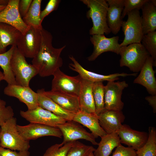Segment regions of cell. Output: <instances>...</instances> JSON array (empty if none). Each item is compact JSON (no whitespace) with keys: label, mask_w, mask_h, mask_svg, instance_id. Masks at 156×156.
Instances as JSON below:
<instances>
[{"label":"cell","mask_w":156,"mask_h":156,"mask_svg":"<svg viewBox=\"0 0 156 156\" xmlns=\"http://www.w3.org/2000/svg\"><path fill=\"white\" fill-rule=\"evenodd\" d=\"M79 123L73 120L66 121L58 125V127L61 131L63 137L62 143L84 139L91 142L94 145H98L95 138L91 133L88 132Z\"/></svg>","instance_id":"10"},{"label":"cell","mask_w":156,"mask_h":156,"mask_svg":"<svg viewBox=\"0 0 156 156\" xmlns=\"http://www.w3.org/2000/svg\"><path fill=\"white\" fill-rule=\"evenodd\" d=\"M153 66L154 61L150 56L146 59L133 83L142 85L150 94L155 95H156V80Z\"/></svg>","instance_id":"19"},{"label":"cell","mask_w":156,"mask_h":156,"mask_svg":"<svg viewBox=\"0 0 156 156\" xmlns=\"http://www.w3.org/2000/svg\"><path fill=\"white\" fill-rule=\"evenodd\" d=\"M69 58L72 62V63L69 64V68L78 73L82 79L93 82H103L105 81H115L119 79L120 77L135 76L138 74L135 73L128 74L122 73H115L108 75L100 74L88 71L84 68L73 55H70Z\"/></svg>","instance_id":"15"},{"label":"cell","mask_w":156,"mask_h":156,"mask_svg":"<svg viewBox=\"0 0 156 156\" xmlns=\"http://www.w3.org/2000/svg\"><path fill=\"white\" fill-rule=\"evenodd\" d=\"M38 101L39 106L48 110L67 121L72 120L75 113L67 111L60 106L50 98L44 95L41 89H38Z\"/></svg>","instance_id":"25"},{"label":"cell","mask_w":156,"mask_h":156,"mask_svg":"<svg viewBox=\"0 0 156 156\" xmlns=\"http://www.w3.org/2000/svg\"><path fill=\"white\" fill-rule=\"evenodd\" d=\"M21 116L30 123L42 124L57 127L67 121L52 112L38 106L36 109L26 111L21 110Z\"/></svg>","instance_id":"11"},{"label":"cell","mask_w":156,"mask_h":156,"mask_svg":"<svg viewBox=\"0 0 156 156\" xmlns=\"http://www.w3.org/2000/svg\"><path fill=\"white\" fill-rule=\"evenodd\" d=\"M98 116L99 124L107 134L116 132L125 119L122 110L105 109Z\"/></svg>","instance_id":"18"},{"label":"cell","mask_w":156,"mask_h":156,"mask_svg":"<svg viewBox=\"0 0 156 156\" xmlns=\"http://www.w3.org/2000/svg\"><path fill=\"white\" fill-rule=\"evenodd\" d=\"M73 120L88 128L95 138L101 137L107 134L101 126L98 116L96 113L80 110L75 114Z\"/></svg>","instance_id":"21"},{"label":"cell","mask_w":156,"mask_h":156,"mask_svg":"<svg viewBox=\"0 0 156 156\" xmlns=\"http://www.w3.org/2000/svg\"><path fill=\"white\" fill-rule=\"evenodd\" d=\"M101 138L98 148L93 152L95 156H109L113 149L120 143L116 132L107 134Z\"/></svg>","instance_id":"27"},{"label":"cell","mask_w":156,"mask_h":156,"mask_svg":"<svg viewBox=\"0 0 156 156\" xmlns=\"http://www.w3.org/2000/svg\"><path fill=\"white\" fill-rule=\"evenodd\" d=\"M74 142H68L64 144L62 143L54 144L47 149L42 156H66Z\"/></svg>","instance_id":"34"},{"label":"cell","mask_w":156,"mask_h":156,"mask_svg":"<svg viewBox=\"0 0 156 156\" xmlns=\"http://www.w3.org/2000/svg\"><path fill=\"white\" fill-rule=\"evenodd\" d=\"M5 5H0V12L3 10L6 7Z\"/></svg>","instance_id":"44"},{"label":"cell","mask_w":156,"mask_h":156,"mask_svg":"<svg viewBox=\"0 0 156 156\" xmlns=\"http://www.w3.org/2000/svg\"><path fill=\"white\" fill-rule=\"evenodd\" d=\"M3 92L5 94L16 98L25 103L28 110H33L39 106L38 94L33 91L29 86L8 84L4 89Z\"/></svg>","instance_id":"14"},{"label":"cell","mask_w":156,"mask_h":156,"mask_svg":"<svg viewBox=\"0 0 156 156\" xmlns=\"http://www.w3.org/2000/svg\"><path fill=\"white\" fill-rule=\"evenodd\" d=\"M119 55L120 67L126 66L131 71L140 72L147 58L150 56L141 43H134L122 47Z\"/></svg>","instance_id":"4"},{"label":"cell","mask_w":156,"mask_h":156,"mask_svg":"<svg viewBox=\"0 0 156 156\" xmlns=\"http://www.w3.org/2000/svg\"><path fill=\"white\" fill-rule=\"evenodd\" d=\"M89 8L86 14L88 18L91 19L93 26L89 34H109L111 31L107 25V19L108 4L105 0H81Z\"/></svg>","instance_id":"2"},{"label":"cell","mask_w":156,"mask_h":156,"mask_svg":"<svg viewBox=\"0 0 156 156\" xmlns=\"http://www.w3.org/2000/svg\"><path fill=\"white\" fill-rule=\"evenodd\" d=\"M116 133L119 137L120 143L132 147L135 151L145 144L148 137L147 132L133 129L126 124L122 125Z\"/></svg>","instance_id":"16"},{"label":"cell","mask_w":156,"mask_h":156,"mask_svg":"<svg viewBox=\"0 0 156 156\" xmlns=\"http://www.w3.org/2000/svg\"><path fill=\"white\" fill-rule=\"evenodd\" d=\"M40 32V46L37 53L32 58V64L36 69L39 75L44 77L53 75L57 70L62 66L63 60L61 54L66 46L54 48L52 44L51 34L43 28Z\"/></svg>","instance_id":"1"},{"label":"cell","mask_w":156,"mask_h":156,"mask_svg":"<svg viewBox=\"0 0 156 156\" xmlns=\"http://www.w3.org/2000/svg\"><path fill=\"white\" fill-rule=\"evenodd\" d=\"M95 149L92 146L86 145L76 141L69 149L66 156H88Z\"/></svg>","instance_id":"33"},{"label":"cell","mask_w":156,"mask_h":156,"mask_svg":"<svg viewBox=\"0 0 156 156\" xmlns=\"http://www.w3.org/2000/svg\"><path fill=\"white\" fill-rule=\"evenodd\" d=\"M32 1V0H19L18 4V10L22 18L27 13Z\"/></svg>","instance_id":"40"},{"label":"cell","mask_w":156,"mask_h":156,"mask_svg":"<svg viewBox=\"0 0 156 156\" xmlns=\"http://www.w3.org/2000/svg\"><path fill=\"white\" fill-rule=\"evenodd\" d=\"M118 36L108 38L104 34H96L90 36V40L94 46L91 55L88 57L90 61H93L102 53L108 51L119 54L122 47L118 42Z\"/></svg>","instance_id":"12"},{"label":"cell","mask_w":156,"mask_h":156,"mask_svg":"<svg viewBox=\"0 0 156 156\" xmlns=\"http://www.w3.org/2000/svg\"><path fill=\"white\" fill-rule=\"evenodd\" d=\"M1 130V126L0 125V134ZM0 143H0V147L1 146Z\"/></svg>","instance_id":"46"},{"label":"cell","mask_w":156,"mask_h":156,"mask_svg":"<svg viewBox=\"0 0 156 156\" xmlns=\"http://www.w3.org/2000/svg\"><path fill=\"white\" fill-rule=\"evenodd\" d=\"M112 156H137L136 151L130 147H125L120 143L113 152Z\"/></svg>","instance_id":"36"},{"label":"cell","mask_w":156,"mask_h":156,"mask_svg":"<svg viewBox=\"0 0 156 156\" xmlns=\"http://www.w3.org/2000/svg\"><path fill=\"white\" fill-rule=\"evenodd\" d=\"M108 7L107 19L111 32L116 35L121 27L123 20L122 13L124 0H106Z\"/></svg>","instance_id":"20"},{"label":"cell","mask_w":156,"mask_h":156,"mask_svg":"<svg viewBox=\"0 0 156 156\" xmlns=\"http://www.w3.org/2000/svg\"><path fill=\"white\" fill-rule=\"evenodd\" d=\"M148 0H124V7L122 13L123 18L130 12L135 10H140Z\"/></svg>","instance_id":"35"},{"label":"cell","mask_w":156,"mask_h":156,"mask_svg":"<svg viewBox=\"0 0 156 156\" xmlns=\"http://www.w3.org/2000/svg\"><path fill=\"white\" fill-rule=\"evenodd\" d=\"M51 91L78 97L81 85L82 78L76 76L68 75L60 68L53 75Z\"/></svg>","instance_id":"6"},{"label":"cell","mask_w":156,"mask_h":156,"mask_svg":"<svg viewBox=\"0 0 156 156\" xmlns=\"http://www.w3.org/2000/svg\"><path fill=\"white\" fill-rule=\"evenodd\" d=\"M60 2L59 0H49L45 8L41 11L40 18L42 22L46 16L57 9Z\"/></svg>","instance_id":"37"},{"label":"cell","mask_w":156,"mask_h":156,"mask_svg":"<svg viewBox=\"0 0 156 156\" xmlns=\"http://www.w3.org/2000/svg\"><path fill=\"white\" fill-rule=\"evenodd\" d=\"M21 34L14 27L0 22V54L6 52L7 47L9 45L16 46Z\"/></svg>","instance_id":"24"},{"label":"cell","mask_w":156,"mask_h":156,"mask_svg":"<svg viewBox=\"0 0 156 156\" xmlns=\"http://www.w3.org/2000/svg\"><path fill=\"white\" fill-rule=\"evenodd\" d=\"M40 30L29 27L20 36L16 47L25 57L33 58L38 52L41 42Z\"/></svg>","instance_id":"8"},{"label":"cell","mask_w":156,"mask_h":156,"mask_svg":"<svg viewBox=\"0 0 156 156\" xmlns=\"http://www.w3.org/2000/svg\"><path fill=\"white\" fill-rule=\"evenodd\" d=\"M126 21H123L121 27L124 35L120 47L134 43H141L144 34L141 17L139 10H134L129 12Z\"/></svg>","instance_id":"7"},{"label":"cell","mask_w":156,"mask_h":156,"mask_svg":"<svg viewBox=\"0 0 156 156\" xmlns=\"http://www.w3.org/2000/svg\"><path fill=\"white\" fill-rule=\"evenodd\" d=\"M41 0H33L29 9L22 18L24 23L29 27L38 29L43 27L40 18Z\"/></svg>","instance_id":"28"},{"label":"cell","mask_w":156,"mask_h":156,"mask_svg":"<svg viewBox=\"0 0 156 156\" xmlns=\"http://www.w3.org/2000/svg\"><path fill=\"white\" fill-rule=\"evenodd\" d=\"M17 126V119L14 116L7 120L1 126V146L13 151H28L30 147L29 141L23 138Z\"/></svg>","instance_id":"3"},{"label":"cell","mask_w":156,"mask_h":156,"mask_svg":"<svg viewBox=\"0 0 156 156\" xmlns=\"http://www.w3.org/2000/svg\"><path fill=\"white\" fill-rule=\"evenodd\" d=\"M141 16L144 35L156 29V6L151 0H148L141 8Z\"/></svg>","instance_id":"26"},{"label":"cell","mask_w":156,"mask_h":156,"mask_svg":"<svg viewBox=\"0 0 156 156\" xmlns=\"http://www.w3.org/2000/svg\"><path fill=\"white\" fill-rule=\"evenodd\" d=\"M92 93L96 113L98 115L105 110L104 102V86L103 82L94 83Z\"/></svg>","instance_id":"31"},{"label":"cell","mask_w":156,"mask_h":156,"mask_svg":"<svg viewBox=\"0 0 156 156\" xmlns=\"http://www.w3.org/2000/svg\"><path fill=\"white\" fill-rule=\"evenodd\" d=\"M94 83L82 79L78 98L81 111L96 114L92 93Z\"/></svg>","instance_id":"23"},{"label":"cell","mask_w":156,"mask_h":156,"mask_svg":"<svg viewBox=\"0 0 156 156\" xmlns=\"http://www.w3.org/2000/svg\"><path fill=\"white\" fill-rule=\"evenodd\" d=\"M13 109L9 106L0 110V125L1 126L7 120L13 117Z\"/></svg>","instance_id":"39"},{"label":"cell","mask_w":156,"mask_h":156,"mask_svg":"<svg viewBox=\"0 0 156 156\" xmlns=\"http://www.w3.org/2000/svg\"><path fill=\"white\" fill-rule=\"evenodd\" d=\"M2 80H4V76L3 73L0 70V82ZM6 102L0 99V110L6 107Z\"/></svg>","instance_id":"42"},{"label":"cell","mask_w":156,"mask_h":156,"mask_svg":"<svg viewBox=\"0 0 156 156\" xmlns=\"http://www.w3.org/2000/svg\"><path fill=\"white\" fill-rule=\"evenodd\" d=\"M9 0H0V5L6 6L8 3Z\"/></svg>","instance_id":"43"},{"label":"cell","mask_w":156,"mask_h":156,"mask_svg":"<svg viewBox=\"0 0 156 156\" xmlns=\"http://www.w3.org/2000/svg\"><path fill=\"white\" fill-rule=\"evenodd\" d=\"M145 99L151 106L154 113H156V95H152L145 97Z\"/></svg>","instance_id":"41"},{"label":"cell","mask_w":156,"mask_h":156,"mask_svg":"<svg viewBox=\"0 0 156 156\" xmlns=\"http://www.w3.org/2000/svg\"><path fill=\"white\" fill-rule=\"evenodd\" d=\"M88 156H95L93 153V152L91 153Z\"/></svg>","instance_id":"45"},{"label":"cell","mask_w":156,"mask_h":156,"mask_svg":"<svg viewBox=\"0 0 156 156\" xmlns=\"http://www.w3.org/2000/svg\"><path fill=\"white\" fill-rule=\"evenodd\" d=\"M19 0H9L5 8L0 12V22L11 25L18 30L22 34L29 28L23 21L18 10Z\"/></svg>","instance_id":"17"},{"label":"cell","mask_w":156,"mask_h":156,"mask_svg":"<svg viewBox=\"0 0 156 156\" xmlns=\"http://www.w3.org/2000/svg\"><path fill=\"white\" fill-rule=\"evenodd\" d=\"M141 44L149 53L154 61V66H156V31L149 32L144 35Z\"/></svg>","instance_id":"32"},{"label":"cell","mask_w":156,"mask_h":156,"mask_svg":"<svg viewBox=\"0 0 156 156\" xmlns=\"http://www.w3.org/2000/svg\"><path fill=\"white\" fill-rule=\"evenodd\" d=\"M10 64L17 85L29 86L30 80L38 74L36 69L27 63L25 57L16 46L14 50Z\"/></svg>","instance_id":"5"},{"label":"cell","mask_w":156,"mask_h":156,"mask_svg":"<svg viewBox=\"0 0 156 156\" xmlns=\"http://www.w3.org/2000/svg\"><path fill=\"white\" fill-rule=\"evenodd\" d=\"M128 86L125 81H109L104 86V102L105 109L122 110L124 104L121 100L123 90Z\"/></svg>","instance_id":"9"},{"label":"cell","mask_w":156,"mask_h":156,"mask_svg":"<svg viewBox=\"0 0 156 156\" xmlns=\"http://www.w3.org/2000/svg\"><path fill=\"white\" fill-rule=\"evenodd\" d=\"M18 130L23 138L29 141L45 136H53L61 138L62 133L57 127L42 124L30 123L24 126L17 125Z\"/></svg>","instance_id":"13"},{"label":"cell","mask_w":156,"mask_h":156,"mask_svg":"<svg viewBox=\"0 0 156 156\" xmlns=\"http://www.w3.org/2000/svg\"><path fill=\"white\" fill-rule=\"evenodd\" d=\"M0 156H30L28 151H16L0 147Z\"/></svg>","instance_id":"38"},{"label":"cell","mask_w":156,"mask_h":156,"mask_svg":"<svg viewBox=\"0 0 156 156\" xmlns=\"http://www.w3.org/2000/svg\"><path fill=\"white\" fill-rule=\"evenodd\" d=\"M41 89L44 95L64 109L74 113L80 110L78 97L51 90L45 91L44 89Z\"/></svg>","instance_id":"22"},{"label":"cell","mask_w":156,"mask_h":156,"mask_svg":"<svg viewBox=\"0 0 156 156\" xmlns=\"http://www.w3.org/2000/svg\"><path fill=\"white\" fill-rule=\"evenodd\" d=\"M16 46H12L6 52L0 54V66L3 71L4 80L8 84L17 85L11 66V60Z\"/></svg>","instance_id":"29"},{"label":"cell","mask_w":156,"mask_h":156,"mask_svg":"<svg viewBox=\"0 0 156 156\" xmlns=\"http://www.w3.org/2000/svg\"><path fill=\"white\" fill-rule=\"evenodd\" d=\"M148 139L145 144L136 151L137 156H156V129L150 127Z\"/></svg>","instance_id":"30"}]
</instances>
